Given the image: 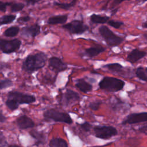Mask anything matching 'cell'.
Wrapping results in <instances>:
<instances>
[{"mask_svg":"<svg viewBox=\"0 0 147 147\" xmlns=\"http://www.w3.org/2000/svg\"><path fill=\"white\" fill-rule=\"evenodd\" d=\"M95 136L98 138L106 140L116 136L118 131L115 127L107 125H97L94 129Z\"/></svg>","mask_w":147,"mask_h":147,"instance_id":"obj_5","label":"cell"},{"mask_svg":"<svg viewBox=\"0 0 147 147\" xmlns=\"http://www.w3.org/2000/svg\"><path fill=\"white\" fill-rule=\"evenodd\" d=\"M9 147H20L17 145H10Z\"/></svg>","mask_w":147,"mask_h":147,"instance_id":"obj_40","label":"cell"},{"mask_svg":"<svg viewBox=\"0 0 147 147\" xmlns=\"http://www.w3.org/2000/svg\"><path fill=\"white\" fill-rule=\"evenodd\" d=\"M43 116L46 120L55 122H63L67 124H71L73 122L69 114L65 112L60 111L54 109H48L44 111Z\"/></svg>","mask_w":147,"mask_h":147,"instance_id":"obj_4","label":"cell"},{"mask_svg":"<svg viewBox=\"0 0 147 147\" xmlns=\"http://www.w3.org/2000/svg\"><path fill=\"white\" fill-rule=\"evenodd\" d=\"M145 71H146V73L147 74V67L145 68Z\"/></svg>","mask_w":147,"mask_h":147,"instance_id":"obj_42","label":"cell"},{"mask_svg":"<svg viewBox=\"0 0 147 147\" xmlns=\"http://www.w3.org/2000/svg\"><path fill=\"white\" fill-rule=\"evenodd\" d=\"M6 144V141L5 140V137L3 134L2 131L1 132V136H0V145L1 147H4Z\"/></svg>","mask_w":147,"mask_h":147,"instance_id":"obj_34","label":"cell"},{"mask_svg":"<svg viewBox=\"0 0 147 147\" xmlns=\"http://www.w3.org/2000/svg\"><path fill=\"white\" fill-rule=\"evenodd\" d=\"M49 67L56 73L63 71L67 68V65L60 58L57 57H51L48 60Z\"/></svg>","mask_w":147,"mask_h":147,"instance_id":"obj_10","label":"cell"},{"mask_svg":"<svg viewBox=\"0 0 147 147\" xmlns=\"http://www.w3.org/2000/svg\"><path fill=\"white\" fill-rule=\"evenodd\" d=\"M21 45V41L18 38L10 40L3 38L0 40V49L4 53L9 54L16 52L20 48Z\"/></svg>","mask_w":147,"mask_h":147,"instance_id":"obj_8","label":"cell"},{"mask_svg":"<svg viewBox=\"0 0 147 147\" xmlns=\"http://www.w3.org/2000/svg\"><path fill=\"white\" fill-rule=\"evenodd\" d=\"M125 82L121 79L113 77H104L99 82L98 85L100 89L109 92H117L123 89Z\"/></svg>","mask_w":147,"mask_h":147,"instance_id":"obj_2","label":"cell"},{"mask_svg":"<svg viewBox=\"0 0 147 147\" xmlns=\"http://www.w3.org/2000/svg\"><path fill=\"white\" fill-rule=\"evenodd\" d=\"M118 11V8H116V9H112L111 10V15H114V14H115L116 13H117V11Z\"/></svg>","mask_w":147,"mask_h":147,"instance_id":"obj_38","label":"cell"},{"mask_svg":"<svg viewBox=\"0 0 147 147\" xmlns=\"http://www.w3.org/2000/svg\"><path fill=\"white\" fill-rule=\"evenodd\" d=\"M20 31V28L17 26H11L6 29L3 32V36L7 37L16 36Z\"/></svg>","mask_w":147,"mask_h":147,"instance_id":"obj_21","label":"cell"},{"mask_svg":"<svg viewBox=\"0 0 147 147\" xmlns=\"http://www.w3.org/2000/svg\"><path fill=\"white\" fill-rule=\"evenodd\" d=\"M7 96V98L13 99L19 105L30 104L36 102V98L33 95L16 91H10Z\"/></svg>","mask_w":147,"mask_h":147,"instance_id":"obj_7","label":"cell"},{"mask_svg":"<svg viewBox=\"0 0 147 147\" xmlns=\"http://www.w3.org/2000/svg\"><path fill=\"white\" fill-rule=\"evenodd\" d=\"M6 119V118L5 116L3 114L2 110H1V113H0V122L1 123H3Z\"/></svg>","mask_w":147,"mask_h":147,"instance_id":"obj_36","label":"cell"},{"mask_svg":"<svg viewBox=\"0 0 147 147\" xmlns=\"http://www.w3.org/2000/svg\"><path fill=\"white\" fill-rule=\"evenodd\" d=\"M139 131L141 133H142L146 135H147V125H144L140 128H139Z\"/></svg>","mask_w":147,"mask_h":147,"instance_id":"obj_35","label":"cell"},{"mask_svg":"<svg viewBox=\"0 0 147 147\" xmlns=\"http://www.w3.org/2000/svg\"><path fill=\"white\" fill-rule=\"evenodd\" d=\"M16 18V15L15 14H6L3 15L0 18L1 25L11 24Z\"/></svg>","mask_w":147,"mask_h":147,"instance_id":"obj_22","label":"cell"},{"mask_svg":"<svg viewBox=\"0 0 147 147\" xmlns=\"http://www.w3.org/2000/svg\"><path fill=\"white\" fill-rule=\"evenodd\" d=\"M30 20V17L29 16L20 17L17 19V22L20 24H24Z\"/></svg>","mask_w":147,"mask_h":147,"instance_id":"obj_33","label":"cell"},{"mask_svg":"<svg viewBox=\"0 0 147 147\" xmlns=\"http://www.w3.org/2000/svg\"><path fill=\"white\" fill-rule=\"evenodd\" d=\"M40 26L37 23H36L32 25L22 28L21 33V35L24 36L34 37L40 33Z\"/></svg>","mask_w":147,"mask_h":147,"instance_id":"obj_12","label":"cell"},{"mask_svg":"<svg viewBox=\"0 0 147 147\" xmlns=\"http://www.w3.org/2000/svg\"><path fill=\"white\" fill-rule=\"evenodd\" d=\"M136 75L137 77L138 78L140 79L145 82H147V75L145 72L144 69L142 67H140L137 68L136 71Z\"/></svg>","mask_w":147,"mask_h":147,"instance_id":"obj_27","label":"cell"},{"mask_svg":"<svg viewBox=\"0 0 147 147\" xmlns=\"http://www.w3.org/2000/svg\"><path fill=\"white\" fill-rule=\"evenodd\" d=\"M90 19L92 23L103 24L108 22V21L110 20V17L108 16H103L100 14H96L94 13L90 16Z\"/></svg>","mask_w":147,"mask_h":147,"instance_id":"obj_18","label":"cell"},{"mask_svg":"<svg viewBox=\"0 0 147 147\" xmlns=\"http://www.w3.org/2000/svg\"><path fill=\"white\" fill-rule=\"evenodd\" d=\"M75 86L77 88L84 93L88 92L92 90V86L86 82L83 78L78 79Z\"/></svg>","mask_w":147,"mask_h":147,"instance_id":"obj_15","label":"cell"},{"mask_svg":"<svg viewBox=\"0 0 147 147\" xmlns=\"http://www.w3.org/2000/svg\"><path fill=\"white\" fill-rule=\"evenodd\" d=\"M142 26L144 28H147V21L145 22H144L142 25Z\"/></svg>","mask_w":147,"mask_h":147,"instance_id":"obj_39","label":"cell"},{"mask_svg":"<svg viewBox=\"0 0 147 147\" xmlns=\"http://www.w3.org/2000/svg\"><path fill=\"white\" fill-rule=\"evenodd\" d=\"M146 55V52L138 49H134L127 56L126 60L131 63H134Z\"/></svg>","mask_w":147,"mask_h":147,"instance_id":"obj_14","label":"cell"},{"mask_svg":"<svg viewBox=\"0 0 147 147\" xmlns=\"http://www.w3.org/2000/svg\"><path fill=\"white\" fill-rule=\"evenodd\" d=\"M79 126L83 130H84V131H86V132L90 131L91 129H92V125L90 124L88 122H84L83 123L79 124Z\"/></svg>","mask_w":147,"mask_h":147,"instance_id":"obj_31","label":"cell"},{"mask_svg":"<svg viewBox=\"0 0 147 147\" xmlns=\"http://www.w3.org/2000/svg\"><path fill=\"white\" fill-rule=\"evenodd\" d=\"M47 59V55L42 52L29 55L22 63V69L26 72L32 73L44 67Z\"/></svg>","mask_w":147,"mask_h":147,"instance_id":"obj_1","label":"cell"},{"mask_svg":"<svg viewBox=\"0 0 147 147\" xmlns=\"http://www.w3.org/2000/svg\"><path fill=\"white\" fill-rule=\"evenodd\" d=\"M10 10L11 12L16 13L20 11H21L25 7V5L23 3L21 2H11L10 5Z\"/></svg>","mask_w":147,"mask_h":147,"instance_id":"obj_26","label":"cell"},{"mask_svg":"<svg viewBox=\"0 0 147 147\" xmlns=\"http://www.w3.org/2000/svg\"><path fill=\"white\" fill-rule=\"evenodd\" d=\"M68 20V15L62 14L57 15L48 18L47 23L51 25H57V24H64L67 22Z\"/></svg>","mask_w":147,"mask_h":147,"instance_id":"obj_16","label":"cell"},{"mask_svg":"<svg viewBox=\"0 0 147 147\" xmlns=\"http://www.w3.org/2000/svg\"><path fill=\"white\" fill-rule=\"evenodd\" d=\"M38 2H39V1H26L27 4H28V5H34L35 3H37Z\"/></svg>","mask_w":147,"mask_h":147,"instance_id":"obj_37","label":"cell"},{"mask_svg":"<svg viewBox=\"0 0 147 147\" xmlns=\"http://www.w3.org/2000/svg\"><path fill=\"white\" fill-rule=\"evenodd\" d=\"M102 102L100 101H94V102H91L90 103L88 107L92 110L94 111H96L99 109L100 105H101Z\"/></svg>","mask_w":147,"mask_h":147,"instance_id":"obj_30","label":"cell"},{"mask_svg":"<svg viewBox=\"0 0 147 147\" xmlns=\"http://www.w3.org/2000/svg\"><path fill=\"white\" fill-rule=\"evenodd\" d=\"M30 135L34 138L36 140V144H42L44 143L46 140V137L45 134L41 131H38L37 130H32L29 132Z\"/></svg>","mask_w":147,"mask_h":147,"instance_id":"obj_19","label":"cell"},{"mask_svg":"<svg viewBox=\"0 0 147 147\" xmlns=\"http://www.w3.org/2000/svg\"><path fill=\"white\" fill-rule=\"evenodd\" d=\"M49 147H68L67 142L61 138H53L49 143Z\"/></svg>","mask_w":147,"mask_h":147,"instance_id":"obj_20","label":"cell"},{"mask_svg":"<svg viewBox=\"0 0 147 147\" xmlns=\"http://www.w3.org/2000/svg\"><path fill=\"white\" fill-rule=\"evenodd\" d=\"M105 50H106L105 48L100 45H98L95 47H91L90 48H88L85 49L84 53L86 56L90 57H93L98 55L100 53L105 52Z\"/></svg>","mask_w":147,"mask_h":147,"instance_id":"obj_17","label":"cell"},{"mask_svg":"<svg viewBox=\"0 0 147 147\" xmlns=\"http://www.w3.org/2000/svg\"><path fill=\"white\" fill-rule=\"evenodd\" d=\"M5 105L7 106V107L11 111H14L17 110L20 105L13 99L9 98H7L6 100L5 101Z\"/></svg>","mask_w":147,"mask_h":147,"instance_id":"obj_25","label":"cell"},{"mask_svg":"<svg viewBox=\"0 0 147 147\" xmlns=\"http://www.w3.org/2000/svg\"><path fill=\"white\" fill-rule=\"evenodd\" d=\"M107 24L111 27H113L115 29H119L121 26L123 25V22L121 21H114L110 20L108 21Z\"/></svg>","mask_w":147,"mask_h":147,"instance_id":"obj_29","label":"cell"},{"mask_svg":"<svg viewBox=\"0 0 147 147\" xmlns=\"http://www.w3.org/2000/svg\"><path fill=\"white\" fill-rule=\"evenodd\" d=\"M98 32L109 46H118L123 41V38L115 34L106 26H100L98 29Z\"/></svg>","mask_w":147,"mask_h":147,"instance_id":"obj_3","label":"cell"},{"mask_svg":"<svg viewBox=\"0 0 147 147\" xmlns=\"http://www.w3.org/2000/svg\"><path fill=\"white\" fill-rule=\"evenodd\" d=\"M11 4V2H2L0 1V11H5L7 6H10Z\"/></svg>","mask_w":147,"mask_h":147,"instance_id":"obj_32","label":"cell"},{"mask_svg":"<svg viewBox=\"0 0 147 147\" xmlns=\"http://www.w3.org/2000/svg\"><path fill=\"white\" fill-rule=\"evenodd\" d=\"M13 85L12 81L7 78L1 80L0 82V88L1 90H3L5 88H7L10 87Z\"/></svg>","mask_w":147,"mask_h":147,"instance_id":"obj_28","label":"cell"},{"mask_svg":"<svg viewBox=\"0 0 147 147\" xmlns=\"http://www.w3.org/2000/svg\"><path fill=\"white\" fill-rule=\"evenodd\" d=\"M145 121H147V112H142L129 114L123 121L122 123L123 125L134 124Z\"/></svg>","mask_w":147,"mask_h":147,"instance_id":"obj_9","label":"cell"},{"mask_svg":"<svg viewBox=\"0 0 147 147\" xmlns=\"http://www.w3.org/2000/svg\"><path fill=\"white\" fill-rule=\"evenodd\" d=\"M17 124L20 129H26L32 128L34 126V121L25 115H22L19 117L17 120Z\"/></svg>","mask_w":147,"mask_h":147,"instance_id":"obj_13","label":"cell"},{"mask_svg":"<svg viewBox=\"0 0 147 147\" xmlns=\"http://www.w3.org/2000/svg\"><path fill=\"white\" fill-rule=\"evenodd\" d=\"M76 2H77V1H73L69 3H61V2H54L53 4H54V5L57 6L62 9L68 10L70 8L74 6Z\"/></svg>","mask_w":147,"mask_h":147,"instance_id":"obj_24","label":"cell"},{"mask_svg":"<svg viewBox=\"0 0 147 147\" xmlns=\"http://www.w3.org/2000/svg\"><path fill=\"white\" fill-rule=\"evenodd\" d=\"M144 37L146 39H147V33H145V34H144Z\"/></svg>","mask_w":147,"mask_h":147,"instance_id":"obj_41","label":"cell"},{"mask_svg":"<svg viewBox=\"0 0 147 147\" xmlns=\"http://www.w3.org/2000/svg\"><path fill=\"white\" fill-rule=\"evenodd\" d=\"M62 28L71 34H82L88 29V26L80 20H75L62 25Z\"/></svg>","mask_w":147,"mask_h":147,"instance_id":"obj_6","label":"cell"},{"mask_svg":"<svg viewBox=\"0 0 147 147\" xmlns=\"http://www.w3.org/2000/svg\"><path fill=\"white\" fill-rule=\"evenodd\" d=\"M79 99L80 96L78 93L71 89H67L62 96L61 102L64 106H68L70 103L78 101Z\"/></svg>","mask_w":147,"mask_h":147,"instance_id":"obj_11","label":"cell"},{"mask_svg":"<svg viewBox=\"0 0 147 147\" xmlns=\"http://www.w3.org/2000/svg\"><path fill=\"white\" fill-rule=\"evenodd\" d=\"M113 72H119L122 70L123 66L119 63H110L103 66Z\"/></svg>","mask_w":147,"mask_h":147,"instance_id":"obj_23","label":"cell"}]
</instances>
